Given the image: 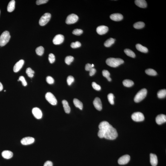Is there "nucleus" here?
Listing matches in <instances>:
<instances>
[{"label":"nucleus","mask_w":166,"mask_h":166,"mask_svg":"<svg viewBox=\"0 0 166 166\" xmlns=\"http://www.w3.org/2000/svg\"><path fill=\"white\" fill-rule=\"evenodd\" d=\"M89 72V75L90 76H92L93 75H95V73L96 72V69L94 68H93Z\"/></svg>","instance_id":"45"},{"label":"nucleus","mask_w":166,"mask_h":166,"mask_svg":"<svg viewBox=\"0 0 166 166\" xmlns=\"http://www.w3.org/2000/svg\"><path fill=\"white\" fill-rule=\"evenodd\" d=\"M108 30V27L103 25L99 26L96 29L97 32L100 35H103L106 33Z\"/></svg>","instance_id":"14"},{"label":"nucleus","mask_w":166,"mask_h":166,"mask_svg":"<svg viewBox=\"0 0 166 166\" xmlns=\"http://www.w3.org/2000/svg\"><path fill=\"white\" fill-rule=\"evenodd\" d=\"M32 113L34 116L37 119H40L42 117V113L40 109L37 107L33 108Z\"/></svg>","instance_id":"11"},{"label":"nucleus","mask_w":166,"mask_h":166,"mask_svg":"<svg viewBox=\"0 0 166 166\" xmlns=\"http://www.w3.org/2000/svg\"><path fill=\"white\" fill-rule=\"evenodd\" d=\"M48 0H37L36 1V3L37 5L46 3L48 1Z\"/></svg>","instance_id":"43"},{"label":"nucleus","mask_w":166,"mask_h":166,"mask_svg":"<svg viewBox=\"0 0 166 166\" xmlns=\"http://www.w3.org/2000/svg\"><path fill=\"white\" fill-rule=\"evenodd\" d=\"M3 89V85L0 82V91H1Z\"/></svg>","instance_id":"47"},{"label":"nucleus","mask_w":166,"mask_h":166,"mask_svg":"<svg viewBox=\"0 0 166 166\" xmlns=\"http://www.w3.org/2000/svg\"><path fill=\"white\" fill-rule=\"evenodd\" d=\"M111 19L115 21H119L123 19V16L122 14L119 13L112 14L110 16Z\"/></svg>","instance_id":"17"},{"label":"nucleus","mask_w":166,"mask_h":166,"mask_svg":"<svg viewBox=\"0 0 166 166\" xmlns=\"http://www.w3.org/2000/svg\"><path fill=\"white\" fill-rule=\"evenodd\" d=\"M64 40V36L61 34L56 35L53 39V42L55 45H59L63 43Z\"/></svg>","instance_id":"9"},{"label":"nucleus","mask_w":166,"mask_h":166,"mask_svg":"<svg viewBox=\"0 0 166 166\" xmlns=\"http://www.w3.org/2000/svg\"><path fill=\"white\" fill-rule=\"evenodd\" d=\"M63 108L65 112L67 114H69L70 111V108L68 102L66 100L62 101Z\"/></svg>","instance_id":"22"},{"label":"nucleus","mask_w":166,"mask_h":166,"mask_svg":"<svg viewBox=\"0 0 166 166\" xmlns=\"http://www.w3.org/2000/svg\"><path fill=\"white\" fill-rule=\"evenodd\" d=\"M106 63L109 66L116 68L121 64H123L124 63V61L121 59L110 58L107 59L106 61Z\"/></svg>","instance_id":"2"},{"label":"nucleus","mask_w":166,"mask_h":166,"mask_svg":"<svg viewBox=\"0 0 166 166\" xmlns=\"http://www.w3.org/2000/svg\"><path fill=\"white\" fill-rule=\"evenodd\" d=\"M135 3L136 5L140 8H145L147 7L146 2L144 0H136Z\"/></svg>","instance_id":"19"},{"label":"nucleus","mask_w":166,"mask_h":166,"mask_svg":"<svg viewBox=\"0 0 166 166\" xmlns=\"http://www.w3.org/2000/svg\"><path fill=\"white\" fill-rule=\"evenodd\" d=\"M71 47L73 48H79L81 46L80 43L78 41H76L75 42H73L71 44Z\"/></svg>","instance_id":"36"},{"label":"nucleus","mask_w":166,"mask_h":166,"mask_svg":"<svg viewBox=\"0 0 166 166\" xmlns=\"http://www.w3.org/2000/svg\"><path fill=\"white\" fill-rule=\"evenodd\" d=\"M73 102L75 107L82 110L83 108V104L80 101L76 98H75L73 100Z\"/></svg>","instance_id":"24"},{"label":"nucleus","mask_w":166,"mask_h":166,"mask_svg":"<svg viewBox=\"0 0 166 166\" xmlns=\"http://www.w3.org/2000/svg\"><path fill=\"white\" fill-rule=\"evenodd\" d=\"M115 39L112 38L108 39L104 43V46L106 47H109L113 44L115 42Z\"/></svg>","instance_id":"26"},{"label":"nucleus","mask_w":166,"mask_h":166,"mask_svg":"<svg viewBox=\"0 0 166 166\" xmlns=\"http://www.w3.org/2000/svg\"><path fill=\"white\" fill-rule=\"evenodd\" d=\"M18 81H20L22 82V84L24 86H26L27 85V83L26 81L25 78L23 76H21L19 78Z\"/></svg>","instance_id":"40"},{"label":"nucleus","mask_w":166,"mask_h":166,"mask_svg":"<svg viewBox=\"0 0 166 166\" xmlns=\"http://www.w3.org/2000/svg\"><path fill=\"white\" fill-rule=\"evenodd\" d=\"M104 132V138L109 140H113L115 139L118 136V134L116 129L111 125L105 130H101Z\"/></svg>","instance_id":"1"},{"label":"nucleus","mask_w":166,"mask_h":166,"mask_svg":"<svg viewBox=\"0 0 166 166\" xmlns=\"http://www.w3.org/2000/svg\"></svg>","instance_id":"50"},{"label":"nucleus","mask_w":166,"mask_h":166,"mask_svg":"<svg viewBox=\"0 0 166 166\" xmlns=\"http://www.w3.org/2000/svg\"><path fill=\"white\" fill-rule=\"evenodd\" d=\"M74 78L72 76H69L67 78V82L68 85H71L72 83L74 82Z\"/></svg>","instance_id":"39"},{"label":"nucleus","mask_w":166,"mask_h":166,"mask_svg":"<svg viewBox=\"0 0 166 166\" xmlns=\"http://www.w3.org/2000/svg\"><path fill=\"white\" fill-rule=\"evenodd\" d=\"M130 156L128 155H125L121 156L118 160L119 164L124 165L127 164L130 161Z\"/></svg>","instance_id":"10"},{"label":"nucleus","mask_w":166,"mask_h":166,"mask_svg":"<svg viewBox=\"0 0 166 166\" xmlns=\"http://www.w3.org/2000/svg\"><path fill=\"white\" fill-rule=\"evenodd\" d=\"M51 14L49 13H46L41 17L39 22V24L41 26L46 25L50 21L51 18Z\"/></svg>","instance_id":"5"},{"label":"nucleus","mask_w":166,"mask_h":166,"mask_svg":"<svg viewBox=\"0 0 166 166\" xmlns=\"http://www.w3.org/2000/svg\"><path fill=\"white\" fill-rule=\"evenodd\" d=\"M93 68L92 67V65L91 64H89V63H88V64L86 65L85 66V70H87V71H90V70H91L92 68Z\"/></svg>","instance_id":"44"},{"label":"nucleus","mask_w":166,"mask_h":166,"mask_svg":"<svg viewBox=\"0 0 166 166\" xmlns=\"http://www.w3.org/2000/svg\"><path fill=\"white\" fill-rule=\"evenodd\" d=\"M93 104L97 110L101 111L102 109V105L100 99L98 97H96L94 100Z\"/></svg>","instance_id":"15"},{"label":"nucleus","mask_w":166,"mask_h":166,"mask_svg":"<svg viewBox=\"0 0 166 166\" xmlns=\"http://www.w3.org/2000/svg\"><path fill=\"white\" fill-rule=\"evenodd\" d=\"M48 59L50 63H53L55 61V57L53 54L50 53L49 54Z\"/></svg>","instance_id":"38"},{"label":"nucleus","mask_w":166,"mask_h":166,"mask_svg":"<svg viewBox=\"0 0 166 166\" xmlns=\"http://www.w3.org/2000/svg\"><path fill=\"white\" fill-rule=\"evenodd\" d=\"M15 1L14 0H12L9 2L7 7V10L9 12H12L15 9Z\"/></svg>","instance_id":"21"},{"label":"nucleus","mask_w":166,"mask_h":166,"mask_svg":"<svg viewBox=\"0 0 166 166\" xmlns=\"http://www.w3.org/2000/svg\"><path fill=\"white\" fill-rule=\"evenodd\" d=\"M145 72L148 75L151 76H155L157 74V72L155 70L152 69H147L146 70Z\"/></svg>","instance_id":"31"},{"label":"nucleus","mask_w":166,"mask_h":166,"mask_svg":"<svg viewBox=\"0 0 166 166\" xmlns=\"http://www.w3.org/2000/svg\"><path fill=\"white\" fill-rule=\"evenodd\" d=\"M124 52L127 56H129V57L132 58H135V55L132 50H130V49H126L124 50Z\"/></svg>","instance_id":"29"},{"label":"nucleus","mask_w":166,"mask_h":166,"mask_svg":"<svg viewBox=\"0 0 166 166\" xmlns=\"http://www.w3.org/2000/svg\"><path fill=\"white\" fill-rule=\"evenodd\" d=\"M156 123L158 125H161L166 122V116L163 114L158 115L156 118Z\"/></svg>","instance_id":"16"},{"label":"nucleus","mask_w":166,"mask_h":166,"mask_svg":"<svg viewBox=\"0 0 166 166\" xmlns=\"http://www.w3.org/2000/svg\"><path fill=\"white\" fill-rule=\"evenodd\" d=\"M44 166H53V163L51 161H47L45 163Z\"/></svg>","instance_id":"46"},{"label":"nucleus","mask_w":166,"mask_h":166,"mask_svg":"<svg viewBox=\"0 0 166 166\" xmlns=\"http://www.w3.org/2000/svg\"><path fill=\"white\" fill-rule=\"evenodd\" d=\"M145 23L142 22H137L134 25V28L137 29H140L144 27Z\"/></svg>","instance_id":"28"},{"label":"nucleus","mask_w":166,"mask_h":166,"mask_svg":"<svg viewBox=\"0 0 166 166\" xmlns=\"http://www.w3.org/2000/svg\"><path fill=\"white\" fill-rule=\"evenodd\" d=\"M107 98L108 101L110 104L114 105V98L115 97H114L113 94L112 93L108 94Z\"/></svg>","instance_id":"35"},{"label":"nucleus","mask_w":166,"mask_h":166,"mask_svg":"<svg viewBox=\"0 0 166 166\" xmlns=\"http://www.w3.org/2000/svg\"><path fill=\"white\" fill-rule=\"evenodd\" d=\"M78 17L77 15L74 14L69 15L67 17L66 23L68 24H73L78 20Z\"/></svg>","instance_id":"8"},{"label":"nucleus","mask_w":166,"mask_h":166,"mask_svg":"<svg viewBox=\"0 0 166 166\" xmlns=\"http://www.w3.org/2000/svg\"><path fill=\"white\" fill-rule=\"evenodd\" d=\"M150 162L152 166H156L158 163L157 156L153 154H150Z\"/></svg>","instance_id":"18"},{"label":"nucleus","mask_w":166,"mask_h":166,"mask_svg":"<svg viewBox=\"0 0 166 166\" xmlns=\"http://www.w3.org/2000/svg\"><path fill=\"white\" fill-rule=\"evenodd\" d=\"M123 84L125 86L129 88L132 86L134 85V82L131 80L126 79L123 81Z\"/></svg>","instance_id":"25"},{"label":"nucleus","mask_w":166,"mask_h":166,"mask_svg":"<svg viewBox=\"0 0 166 166\" xmlns=\"http://www.w3.org/2000/svg\"><path fill=\"white\" fill-rule=\"evenodd\" d=\"M6 91V90H4V92H5Z\"/></svg>","instance_id":"49"},{"label":"nucleus","mask_w":166,"mask_h":166,"mask_svg":"<svg viewBox=\"0 0 166 166\" xmlns=\"http://www.w3.org/2000/svg\"><path fill=\"white\" fill-rule=\"evenodd\" d=\"M24 60L21 59L16 63L13 68V71L15 73L18 72L21 69L24 65Z\"/></svg>","instance_id":"13"},{"label":"nucleus","mask_w":166,"mask_h":166,"mask_svg":"<svg viewBox=\"0 0 166 166\" xmlns=\"http://www.w3.org/2000/svg\"><path fill=\"white\" fill-rule=\"evenodd\" d=\"M46 81L48 84H53L54 82V80L51 76H48L46 78Z\"/></svg>","instance_id":"42"},{"label":"nucleus","mask_w":166,"mask_h":166,"mask_svg":"<svg viewBox=\"0 0 166 166\" xmlns=\"http://www.w3.org/2000/svg\"><path fill=\"white\" fill-rule=\"evenodd\" d=\"M2 156L4 158L6 159L11 158L13 156L12 152L9 150H5L2 153Z\"/></svg>","instance_id":"20"},{"label":"nucleus","mask_w":166,"mask_h":166,"mask_svg":"<svg viewBox=\"0 0 166 166\" xmlns=\"http://www.w3.org/2000/svg\"><path fill=\"white\" fill-rule=\"evenodd\" d=\"M36 51L37 55L42 56L44 52V48L42 46L38 47L36 49Z\"/></svg>","instance_id":"30"},{"label":"nucleus","mask_w":166,"mask_h":166,"mask_svg":"<svg viewBox=\"0 0 166 166\" xmlns=\"http://www.w3.org/2000/svg\"><path fill=\"white\" fill-rule=\"evenodd\" d=\"M92 86L93 88L95 90H101V87L99 85L97 84L95 82H93L92 83Z\"/></svg>","instance_id":"41"},{"label":"nucleus","mask_w":166,"mask_h":166,"mask_svg":"<svg viewBox=\"0 0 166 166\" xmlns=\"http://www.w3.org/2000/svg\"><path fill=\"white\" fill-rule=\"evenodd\" d=\"M10 38L9 32L5 31L2 33L0 36V46L3 47L9 42Z\"/></svg>","instance_id":"3"},{"label":"nucleus","mask_w":166,"mask_h":166,"mask_svg":"<svg viewBox=\"0 0 166 166\" xmlns=\"http://www.w3.org/2000/svg\"><path fill=\"white\" fill-rule=\"evenodd\" d=\"M35 139L33 137H26L23 138L21 140V142L22 144L27 145L32 144L34 143Z\"/></svg>","instance_id":"12"},{"label":"nucleus","mask_w":166,"mask_h":166,"mask_svg":"<svg viewBox=\"0 0 166 166\" xmlns=\"http://www.w3.org/2000/svg\"><path fill=\"white\" fill-rule=\"evenodd\" d=\"M137 49L141 52L146 53L148 52V49L146 47H144L140 44H136V46Z\"/></svg>","instance_id":"23"},{"label":"nucleus","mask_w":166,"mask_h":166,"mask_svg":"<svg viewBox=\"0 0 166 166\" xmlns=\"http://www.w3.org/2000/svg\"><path fill=\"white\" fill-rule=\"evenodd\" d=\"M102 75L107 79L109 81H111V79L110 77V74L108 70H104L102 72Z\"/></svg>","instance_id":"33"},{"label":"nucleus","mask_w":166,"mask_h":166,"mask_svg":"<svg viewBox=\"0 0 166 166\" xmlns=\"http://www.w3.org/2000/svg\"><path fill=\"white\" fill-rule=\"evenodd\" d=\"M91 65H92V67H93H93H94V65L92 64Z\"/></svg>","instance_id":"48"},{"label":"nucleus","mask_w":166,"mask_h":166,"mask_svg":"<svg viewBox=\"0 0 166 166\" xmlns=\"http://www.w3.org/2000/svg\"><path fill=\"white\" fill-rule=\"evenodd\" d=\"M83 33V30L80 29H75L73 31V34L76 36H80Z\"/></svg>","instance_id":"37"},{"label":"nucleus","mask_w":166,"mask_h":166,"mask_svg":"<svg viewBox=\"0 0 166 166\" xmlns=\"http://www.w3.org/2000/svg\"><path fill=\"white\" fill-rule=\"evenodd\" d=\"M26 73L29 77L32 78L34 77L35 72L31 68H27L26 70Z\"/></svg>","instance_id":"32"},{"label":"nucleus","mask_w":166,"mask_h":166,"mask_svg":"<svg viewBox=\"0 0 166 166\" xmlns=\"http://www.w3.org/2000/svg\"><path fill=\"white\" fill-rule=\"evenodd\" d=\"M157 96L159 98H164L166 96V89H162L159 90L157 93Z\"/></svg>","instance_id":"27"},{"label":"nucleus","mask_w":166,"mask_h":166,"mask_svg":"<svg viewBox=\"0 0 166 166\" xmlns=\"http://www.w3.org/2000/svg\"><path fill=\"white\" fill-rule=\"evenodd\" d=\"M147 94V89L145 88L140 90L135 95L134 101L135 102L137 103L143 100L146 96Z\"/></svg>","instance_id":"4"},{"label":"nucleus","mask_w":166,"mask_h":166,"mask_svg":"<svg viewBox=\"0 0 166 166\" xmlns=\"http://www.w3.org/2000/svg\"><path fill=\"white\" fill-rule=\"evenodd\" d=\"M74 59V58L72 56H67L65 59V63L68 65H69L73 61Z\"/></svg>","instance_id":"34"},{"label":"nucleus","mask_w":166,"mask_h":166,"mask_svg":"<svg viewBox=\"0 0 166 166\" xmlns=\"http://www.w3.org/2000/svg\"><path fill=\"white\" fill-rule=\"evenodd\" d=\"M133 120L136 122H141L144 120L145 117L144 115L142 113L140 112H137L134 113L131 116Z\"/></svg>","instance_id":"7"},{"label":"nucleus","mask_w":166,"mask_h":166,"mask_svg":"<svg viewBox=\"0 0 166 166\" xmlns=\"http://www.w3.org/2000/svg\"><path fill=\"white\" fill-rule=\"evenodd\" d=\"M45 98L48 102L52 105H55L57 104V99L52 93L50 92L47 93L45 95Z\"/></svg>","instance_id":"6"}]
</instances>
